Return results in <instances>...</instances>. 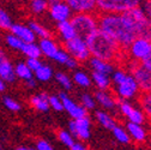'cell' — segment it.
Here are the masks:
<instances>
[{"label": "cell", "instance_id": "8992f818", "mask_svg": "<svg viewBox=\"0 0 151 150\" xmlns=\"http://www.w3.org/2000/svg\"><path fill=\"white\" fill-rule=\"evenodd\" d=\"M143 0H96L97 13H124L140 6Z\"/></svg>", "mask_w": 151, "mask_h": 150}, {"label": "cell", "instance_id": "f546056e", "mask_svg": "<svg viewBox=\"0 0 151 150\" xmlns=\"http://www.w3.org/2000/svg\"><path fill=\"white\" fill-rule=\"evenodd\" d=\"M48 0H30V10L34 14L39 16L48 11Z\"/></svg>", "mask_w": 151, "mask_h": 150}, {"label": "cell", "instance_id": "ee69618b", "mask_svg": "<svg viewBox=\"0 0 151 150\" xmlns=\"http://www.w3.org/2000/svg\"><path fill=\"white\" fill-rule=\"evenodd\" d=\"M144 66H146L149 70H151V48H150V52H149V54H147V57L143 60V63H142Z\"/></svg>", "mask_w": 151, "mask_h": 150}, {"label": "cell", "instance_id": "f35d334b", "mask_svg": "<svg viewBox=\"0 0 151 150\" xmlns=\"http://www.w3.org/2000/svg\"><path fill=\"white\" fill-rule=\"evenodd\" d=\"M3 102H4V106L9 109V110H11V112H18V110H21V103L18 102V101H16V100H13L12 97H10V96H5L4 99H3Z\"/></svg>", "mask_w": 151, "mask_h": 150}, {"label": "cell", "instance_id": "5b68a950", "mask_svg": "<svg viewBox=\"0 0 151 150\" xmlns=\"http://www.w3.org/2000/svg\"><path fill=\"white\" fill-rule=\"evenodd\" d=\"M132 29L134 30L137 37H144L151 41V21L144 13L142 6L133 7L124 12Z\"/></svg>", "mask_w": 151, "mask_h": 150}, {"label": "cell", "instance_id": "1f68e13d", "mask_svg": "<svg viewBox=\"0 0 151 150\" xmlns=\"http://www.w3.org/2000/svg\"><path fill=\"white\" fill-rule=\"evenodd\" d=\"M29 27L31 28V30L34 31V34L36 35V37H40V39H46V37H52V34L49 31L48 28H46L45 25L40 24L39 22H30Z\"/></svg>", "mask_w": 151, "mask_h": 150}, {"label": "cell", "instance_id": "d4e9b609", "mask_svg": "<svg viewBox=\"0 0 151 150\" xmlns=\"http://www.w3.org/2000/svg\"><path fill=\"white\" fill-rule=\"evenodd\" d=\"M138 96V103L142 112L146 117V119L151 120V91L140 92Z\"/></svg>", "mask_w": 151, "mask_h": 150}, {"label": "cell", "instance_id": "4dcf8cb0", "mask_svg": "<svg viewBox=\"0 0 151 150\" xmlns=\"http://www.w3.org/2000/svg\"><path fill=\"white\" fill-rule=\"evenodd\" d=\"M73 82L81 88H89L91 85V76L84 71H77L73 74Z\"/></svg>", "mask_w": 151, "mask_h": 150}, {"label": "cell", "instance_id": "9c48e42d", "mask_svg": "<svg viewBox=\"0 0 151 150\" xmlns=\"http://www.w3.org/2000/svg\"><path fill=\"white\" fill-rule=\"evenodd\" d=\"M128 61V60H127ZM128 70L134 77L140 92L151 91V70L144 66L142 63L128 61Z\"/></svg>", "mask_w": 151, "mask_h": 150}, {"label": "cell", "instance_id": "2e32d148", "mask_svg": "<svg viewBox=\"0 0 151 150\" xmlns=\"http://www.w3.org/2000/svg\"><path fill=\"white\" fill-rule=\"evenodd\" d=\"M126 130L131 137V141H133L137 144H144L147 139V131L145 130L144 125L136 124V123H129L127 121Z\"/></svg>", "mask_w": 151, "mask_h": 150}, {"label": "cell", "instance_id": "b9f144b4", "mask_svg": "<svg viewBox=\"0 0 151 150\" xmlns=\"http://www.w3.org/2000/svg\"><path fill=\"white\" fill-rule=\"evenodd\" d=\"M27 65L32 70V71H35L37 67H39L42 63H41V60H40V58H28L27 59Z\"/></svg>", "mask_w": 151, "mask_h": 150}, {"label": "cell", "instance_id": "5bb4252c", "mask_svg": "<svg viewBox=\"0 0 151 150\" xmlns=\"http://www.w3.org/2000/svg\"><path fill=\"white\" fill-rule=\"evenodd\" d=\"M0 78L5 83H12L17 78L14 73V65L11 63L6 52L1 48H0Z\"/></svg>", "mask_w": 151, "mask_h": 150}, {"label": "cell", "instance_id": "4316f807", "mask_svg": "<svg viewBox=\"0 0 151 150\" xmlns=\"http://www.w3.org/2000/svg\"><path fill=\"white\" fill-rule=\"evenodd\" d=\"M14 73H16V77L23 81L24 83L34 78V71L27 65V63H18L14 66Z\"/></svg>", "mask_w": 151, "mask_h": 150}, {"label": "cell", "instance_id": "7a4b0ae2", "mask_svg": "<svg viewBox=\"0 0 151 150\" xmlns=\"http://www.w3.org/2000/svg\"><path fill=\"white\" fill-rule=\"evenodd\" d=\"M86 43L91 57L114 64L121 63V59L125 58L124 49L120 47V45L101 29H97L92 35H90L86 39Z\"/></svg>", "mask_w": 151, "mask_h": 150}, {"label": "cell", "instance_id": "f6af8a7d", "mask_svg": "<svg viewBox=\"0 0 151 150\" xmlns=\"http://www.w3.org/2000/svg\"><path fill=\"white\" fill-rule=\"evenodd\" d=\"M25 85H27L28 88H30V89H32V88H35V87H36V78L34 77V78H31V79H29L28 82H25Z\"/></svg>", "mask_w": 151, "mask_h": 150}, {"label": "cell", "instance_id": "3957f363", "mask_svg": "<svg viewBox=\"0 0 151 150\" xmlns=\"http://www.w3.org/2000/svg\"><path fill=\"white\" fill-rule=\"evenodd\" d=\"M110 81L114 85V95L118 100L131 101L140 94L138 84L131 72L122 69H115L110 73Z\"/></svg>", "mask_w": 151, "mask_h": 150}, {"label": "cell", "instance_id": "60d3db41", "mask_svg": "<svg viewBox=\"0 0 151 150\" xmlns=\"http://www.w3.org/2000/svg\"><path fill=\"white\" fill-rule=\"evenodd\" d=\"M140 6H142L144 13L146 14V17L151 21V0H143Z\"/></svg>", "mask_w": 151, "mask_h": 150}, {"label": "cell", "instance_id": "ffe728a7", "mask_svg": "<svg viewBox=\"0 0 151 150\" xmlns=\"http://www.w3.org/2000/svg\"><path fill=\"white\" fill-rule=\"evenodd\" d=\"M90 66L92 69V71H96V72H102L106 74H110L113 71L115 70V64L114 63H110L103 59H99L95 57H90Z\"/></svg>", "mask_w": 151, "mask_h": 150}, {"label": "cell", "instance_id": "44dd1931", "mask_svg": "<svg viewBox=\"0 0 151 150\" xmlns=\"http://www.w3.org/2000/svg\"><path fill=\"white\" fill-rule=\"evenodd\" d=\"M56 30H58V34L60 36V40L63 42H66L71 39H73L74 36H77L74 30L73 24L71 23V21H64V22H59L58 25H56Z\"/></svg>", "mask_w": 151, "mask_h": 150}, {"label": "cell", "instance_id": "7c38bea8", "mask_svg": "<svg viewBox=\"0 0 151 150\" xmlns=\"http://www.w3.org/2000/svg\"><path fill=\"white\" fill-rule=\"evenodd\" d=\"M48 13L55 23H59V22L71 19L73 11L71 10V7L64 1V0H58V1L49 4Z\"/></svg>", "mask_w": 151, "mask_h": 150}, {"label": "cell", "instance_id": "83f0119b", "mask_svg": "<svg viewBox=\"0 0 151 150\" xmlns=\"http://www.w3.org/2000/svg\"><path fill=\"white\" fill-rule=\"evenodd\" d=\"M21 52L27 58H41V55H42L39 43H36L35 41L34 42H24Z\"/></svg>", "mask_w": 151, "mask_h": 150}, {"label": "cell", "instance_id": "e0dca14e", "mask_svg": "<svg viewBox=\"0 0 151 150\" xmlns=\"http://www.w3.org/2000/svg\"><path fill=\"white\" fill-rule=\"evenodd\" d=\"M73 13L96 12V0H64Z\"/></svg>", "mask_w": 151, "mask_h": 150}, {"label": "cell", "instance_id": "ab89813d", "mask_svg": "<svg viewBox=\"0 0 151 150\" xmlns=\"http://www.w3.org/2000/svg\"><path fill=\"white\" fill-rule=\"evenodd\" d=\"M35 149H37V150H53V145L46 139H39L35 144Z\"/></svg>", "mask_w": 151, "mask_h": 150}, {"label": "cell", "instance_id": "f1b7e54d", "mask_svg": "<svg viewBox=\"0 0 151 150\" xmlns=\"http://www.w3.org/2000/svg\"><path fill=\"white\" fill-rule=\"evenodd\" d=\"M110 131H111L113 136H114V138H115L119 143L125 144V145L131 143V137H129V135H128V132H127L126 127H122V126H120V125L116 124Z\"/></svg>", "mask_w": 151, "mask_h": 150}, {"label": "cell", "instance_id": "9a60e30c", "mask_svg": "<svg viewBox=\"0 0 151 150\" xmlns=\"http://www.w3.org/2000/svg\"><path fill=\"white\" fill-rule=\"evenodd\" d=\"M95 100L99 106H101L106 110H115L118 105V99L114 95V92L110 90H99L95 94Z\"/></svg>", "mask_w": 151, "mask_h": 150}, {"label": "cell", "instance_id": "c3c4849f", "mask_svg": "<svg viewBox=\"0 0 151 150\" xmlns=\"http://www.w3.org/2000/svg\"><path fill=\"white\" fill-rule=\"evenodd\" d=\"M55 1H58V0H48V3L52 4V3H55Z\"/></svg>", "mask_w": 151, "mask_h": 150}, {"label": "cell", "instance_id": "ba28073f", "mask_svg": "<svg viewBox=\"0 0 151 150\" xmlns=\"http://www.w3.org/2000/svg\"><path fill=\"white\" fill-rule=\"evenodd\" d=\"M64 48L78 63H85L91 57L86 40L82 39L79 36H74L73 39L64 42Z\"/></svg>", "mask_w": 151, "mask_h": 150}, {"label": "cell", "instance_id": "30bf717a", "mask_svg": "<svg viewBox=\"0 0 151 150\" xmlns=\"http://www.w3.org/2000/svg\"><path fill=\"white\" fill-rule=\"evenodd\" d=\"M116 109L129 123H136V124L144 125L146 121V117L144 115L142 109L134 107V105L131 103L128 100H118Z\"/></svg>", "mask_w": 151, "mask_h": 150}, {"label": "cell", "instance_id": "74e56055", "mask_svg": "<svg viewBox=\"0 0 151 150\" xmlns=\"http://www.w3.org/2000/svg\"><path fill=\"white\" fill-rule=\"evenodd\" d=\"M48 101H49V107L56 112H61L64 110V106H63V101L60 99L59 95H50L48 96Z\"/></svg>", "mask_w": 151, "mask_h": 150}, {"label": "cell", "instance_id": "4fadbf2b", "mask_svg": "<svg viewBox=\"0 0 151 150\" xmlns=\"http://www.w3.org/2000/svg\"><path fill=\"white\" fill-rule=\"evenodd\" d=\"M59 96L63 101V106H64V110L67 112V114L72 118V119H77V118H82L88 115V110L81 105L77 103L76 101H73L65 91L60 92Z\"/></svg>", "mask_w": 151, "mask_h": 150}, {"label": "cell", "instance_id": "6da1fadb", "mask_svg": "<svg viewBox=\"0 0 151 150\" xmlns=\"http://www.w3.org/2000/svg\"><path fill=\"white\" fill-rule=\"evenodd\" d=\"M99 29L110 35L124 50L137 37L124 13H99Z\"/></svg>", "mask_w": 151, "mask_h": 150}, {"label": "cell", "instance_id": "8fae6325", "mask_svg": "<svg viewBox=\"0 0 151 150\" xmlns=\"http://www.w3.org/2000/svg\"><path fill=\"white\" fill-rule=\"evenodd\" d=\"M68 131L74 138L85 142L91 136V120L88 115L72 119L68 124Z\"/></svg>", "mask_w": 151, "mask_h": 150}, {"label": "cell", "instance_id": "603a6c76", "mask_svg": "<svg viewBox=\"0 0 151 150\" xmlns=\"http://www.w3.org/2000/svg\"><path fill=\"white\" fill-rule=\"evenodd\" d=\"M91 82L96 85V88L99 90H108L111 87L110 74H106V73H102V72L92 71Z\"/></svg>", "mask_w": 151, "mask_h": 150}, {"label": "cell", "instance_id": "277c9868", "mask_svg": "<svg viewBox=\"0 0 151 150\" xmlns=\"http://www.w3.org/2000/svg\"><path fill=\"white\" fill-rule=\"evenodd\" d=\"M70 21L74 27L77 36L84 40L99 29V13L95 12L73 13Z\"/></svg>", "mask_w": 151, "mask_h": 150}, {"label": "cell", "instance_id": "cb8c5ba5", "mask_svg": "<svg viewBox=\"0 0 151 150\" xmlns=\"http://www.w3.org/2000/svg\"><path fill=\"white\" fill-rule=\"evenodd\" d=\"M95 118H96L97 123H99L102 127H104V128H107V130H111L113 127L116 125V120L114 119V117H111L106 109L96 110Z\"/></svg>", "mask_w": 151, "mask_h": 150}, {"label": "cell", "instance_id": "681fc988", "mask_svg": "<svg viewBox=\"0 0 151 150\" xmlns=\"http://www.w3.org/2000/svg\"><path fill=\"white\" fill-rule=\"evenodd\" d=\"M0 149H1V146H0Z\"/></svg>", "mask_w": 151, "mask_h": 150}, {"label": "cell", "instance_id": "52a82bcc", "mask_svg": "<svg viewBox=\"0 0 151 150\" xmlns=\"http://www.w3.org/2000/svg\"><path fill=\"white\" fill-rule=\"evenodd\" d=\"M151 48V41L144 37H136L127 48L124 50L125 58L128 61L134 63H143V60L147 57V54Z\"/></svg>", "mask_w": 151, "mask_h": 150}, {"label": "cell", "instance_id": "836d02e7", "mask_svg": "<svg viewBox=\"0 0 151 150\" xmlns=\"http://www.w3.org/2000/svg\"><path fill=\"white\" fill-rule=\"evenodd\" d=\"M81 105L89 112V110H93L96 108L97 103H96V100H95V96L90 95L88 92H84L83 95L81 96Z\"/></svg>", "mask_w": 151, "mask_h": 150}, {"label": "cell", "instance_id": "d590c367", "mask_svg": "<svg viewBox=\"0 0 151 150\" xmlns=\"http://www.w3.org/2000/svg\"><path fill=\"white\" fill-rule=\"evenodd\" d=\"M58 138H59L60 143L67 148H70L74 143V137L72 136V133L68 130H60L58 132Z\"/></svg>", "mask_w": 151, "mask_h": 150}, {"label": "cell", "instance_id": "d6986e66", "mask_svg": "<svg viewBox=\"0 0 151 150\" xmlns=\"http://www.w3.org/2000/svg\"><path fill=\"white\" fill-rule=\"evenodd\" d=\"M39 46H40L42 55H45L46 58L52 59V60H54L55 55L58 54V52L60 49V46L58 45V42H56L55 40H53L52 37L41 39L40 42H39Z\"/></svg>", "mask_w": 151, "mask_h": 150}, {"label": "cell", "instance_id": "7402d4cb", "mask_svg": "<svg viewBox=\"0 0 151 150\" xmlns=\"http://www.w3.org/2000/svg\"><path fill=\"white\" fill-rule=\"evenodd\" d=\"M30 106L39 112H48L50 108L48 95L46 92H40V94H36V95H32L30 97Z\"/></svg>", "mask_w": 151, "mask_h": 150}, {"label": "cell", "instance_id": "ac0fdd59", "mask_svg": "<svg viewBox=\"0 0 151 150\" xmlns=\"http://www.w3.org/2000/svg\"><path fill=\"white\" fill-rule=\"evenodd\" d=\"M10 31L13 35H16L18 39H21L23 42H34V41H36V35L34 34V31L31 30V28L29 25L16 23V24L11 25Z\"/></svg>", "mask_w": 151, "mask_h": 150}, {"label": "cell", "instance_id": "7dc6e473", "mask_svg": "<svg viewBox=\"0 0 151 150\" xmlns=\"http://www.w3.org/2000/svg\"><path fill=\"white\" fill-rule=\"evenodd\" d=\"M17 149H18V150H30L31 148H30V146H18Z\"/></svg>", "mask_w": 151, "mask_h": 150}, {"label": "cell", "instance_id": "7bdbcfd3", "mask_svg": "<svg viewBox=\"0 0 151 150\" xmlns=\"http://www.w3.org/2000/svg\"><path fill=\"white\" fill-rule=\"evenodd\" d=\"M70 149H71V150H85V149H86V145H85L84 142H82V141H79V142H76V141H74V143L70 146Z\"/></svg>", "mask_w": 151, "mask_h": 150}, {"label": "cell", "instance_id": "bcb514c9", "mask_svg": "<svg viewBox=\"0 0 151 150\" xmlns=\"http://www.w3.org/2000/svg\"><path fill=\"white\" fill-rule=\"evenodd\" d=\"M5 88H6V83H5L1 78H0V91H4Z\"/></svg>", "mask_w": 151, "mask_h": 150}, {"label": "cell", "instance_id": "8d00e7d4", "mask_svg": "<svg viewBox=\"0 0 151 150\" xmlns=\"http://www.w3.org/2000/svg\"><path fill=\"white\" fill-rule=\"evenodd\" d=\"M12 18L11 16L4 10L0 7V29L1 30H10L12 25Z\"/></svg>", "mask_w": 151, "mask_h": 150}, {"label": "cell", "instance_id": "484cf974", "mask_svg": "<svg viewBox=\"0 0 151 150\" xmlns=\"http://www.w3.org/2000/svg\"><path fill=\"white\" fill-rule=\"evenodd\" d=\"M53 76H54L53 69L46 64H41L34 71V77L36 78V81H40V82H48L53 78Z\"/></svg>", "mask_w": 151, "mask_h": 150}, {"label": "cell", "instance_id": "e575fe53", "mask_svg": "<svg viewBox=\"0 0 151 150\" xmlns=\"http://www.w3.org/2000/svg\"><path fill=\"white\" fill-rule=\"evenodd\" d=\"M55 79H56V82H58L65 89V91L72 89V85H73L72 84V79L67 76L65 72H58V73H55Z\"/></svg>", "mask_w": 151, "mask_h": 150}, {"label": "cell", "instance_id": "d6a6232c", "mask_svg": "<svg viewBox=\"0 0 151 150\" xmlns=\"http://www.w3.org/2000/svg\"><path fill=\"white\" fill-rule=\"evenodd\" d=\"M5 43L7 45L9 48H11L13 50H19V52H21V49H22V47L24 45V42L21 39H18V37L16 35H13L12 32L7 34L5 36Z\"/></svg>", "mask_w": 151, "mask_h": 150}]
</instances>
